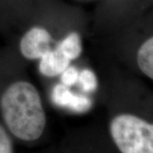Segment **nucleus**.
Returning <instances> with one entry per match:
<instances>
[{"instance_id":"obj_1","label":"nucleus","mask_w":153,"mask_h":153,"mask_svg":"<svg viewBox=\"0 0 153 153\" xmlns=\"http://www.w3.org/2000/svg\"><path fill=\"white\" fill-rule=\"evenodd\" d=\"M0 115L8 130L23 141H34L43 134L46 113L38 88L16 80L0 88Z\"/></svg>"},{"instance_id":"obj_2","label":"nucleus","mask_w":153,"mask_h":153,"mask_svg":"<svg viewBox=\"0 0 153 153\" xmlns=\"http://www.w3.org/2000/svg\"><path fill=\"white\" fill-rule=\"evenodd\" d=\"M110 134L121 153H153V125L130 113L114 117Z\"/></svg>"},{"instance_id":"obj_3","label":"nucleus","mask_w":153,"mask_h":153,"mask_svg":"<svg viewBox=\"0 0 153 153\" xmlns=\"http://www.w3.org/2000/svg\"><path fill=\"white\" fill-rule=\"evenodd\" d=\"M52 36L43 27L36 26L29 29L20 41V52L22 56L30 60H39L51 49Z\"/></svg>"},{"instance_id":"obj_4","label":"nucleus","mask_w":153,"mask_h":153,"mask_svg":"<svg viewBox=\"0 0 153 153\" xmlns=\"http://www.w3.org/2000/svg\"><path fill=\"white\" fill-rule=\"evenodd\" d=\"M51 98L56 105L66 107L76 112H84L92 106V100L85 95L77 94L62 83L56 84L53 90Z\"/></svg>"},{"instance_id":"obj_5","label":"nucleus","mask_w":153,"mask_h":153,"mask_svg":"<svg viewBox=\"0 0 153 153\" xmlns=\"http://www.w3.org/2000/svg\"><path fill=\"white\" fill-rule=\"evenodd\" d=\"M71 61L66 59L58 49H49L40 59L38 70L47 77L59 76L70 65Z\"/></svg>"},{"instance_id":"obj_6","label":"nucleus","mask_w":153,"mask_h":153,"mask_svg":"<svg viewBox=\"0 0 153 153\" xmlns=\"http://www.w3.org/2000/svg\"><path fill=\"white\" fill-rule=\"evenodd\" d=\"M137 65L144 75L153 79V38L144 41L137 51Z\"/></svg>"},{"instance_id":"obj_7","label":"nucleus","mask_w":153,"mask_h":153,"mask_svg":"<svg viewBox=\"0 0 153 153\" xmlns=\"http://www.w3.org/2000/svg\"><path fill=\"white\" fill-rule=\"evenodd\" d=\"M56 49L70 61L76 60L82 52L81 36L76 32L70 33L57 44Z\"/></svg>"},{"instance_id":"obj_8","label":"nucleus","mask_w":153,"mask_h":153,"mask_svg":"<svg viewBox=\"0 0 153 153\" xmlns=\"http://www.w3.org/2000/svg\"><path fill=\"white\" fill-rule=\"evenodd\" d=\"M82 90L86 93L94 92L98 86V80L95 73L90 69H83L79 72L78 81Z\"/></svg>"},{"instance_id":"obj_9","label":"nucleus","mask_w":153,"mask_h":153,"mask_svg":"<svg viewBox=\"0 0 153 153\" xmlns=\"http://www.w3.org/2000/svg\"><path fill=\"white\" fill-rule=\"evenodd\" d=\"M78 75L79 71L76 67L69 65L60 73V82L66 87H71L78 81Z\"/></svg>"},{"instance_id":"obj_10","label":"nucleus","mask_w":153,"mask_h":153,"mask_svg":"<svg viewBox=\"0 0 153 153\" xmlns=\"http://www.w3.org/2000/svg\"><path fill=\"white\" fill-rule=\"evenodd\" d=\"M0 153H13V144L4 126L0 124Z\"/></svg>"},{"instance_id":"obj_11","label":"nucleus","mask_w":153,"mask_h":153,"mask_svg":"<svg viewBox=\"0 0 153 153\" xmlns=\"http://www.w3.org/2000/svg\"><path fill=\"white\" fill-rule=\"evenodd\" d=\"M122 1H128V0H122Z\"/></svg>"}]
</instances>
